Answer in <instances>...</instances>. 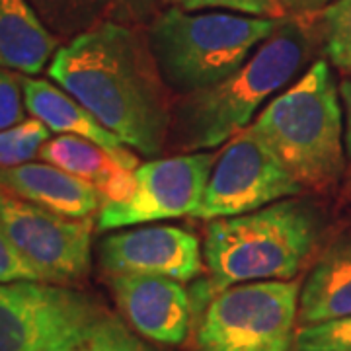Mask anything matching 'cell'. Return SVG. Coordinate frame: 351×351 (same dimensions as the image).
<instances>
[{"mask_svg":"<svg viewBox=\"0 0 351 351\" xmlns=\"http://www.w3.org/2000/svg\"><path fill=\"white\" fill-rule=\"evenodd\" d=\"M39 158L94 186L101 195V203L125 199L135 189L133 172L88 138L76 135L49 138L41 147Z\"/></svg>","mask_w":351,"mask_h":351,"instance_id":"2e32d148","label":"cell"},{"mask_svg":"<svg viewBox=\"0 0 351 351\" xmlns=\"http://www.w3.org/2000/svg\"><path fill=\"white\" fill-rule=\"evenodd\" d=\"M108 316L69 285L0 283V351H53L86 338Z\"/></svg>","mask_w":351,"mask_h":351,"instance_id":"52a82bcc","label":"cell"},{"mask_svg":"<svg viewBox=\"0 0 351 351\" xmlns=\"http://www.w3.org/2000/svg\"><path fill=\"white\" fill-rule=\"evenodd\" d=\"M24 76L0 66V131L25 121Z\"/></svg>","mask_w":351,"mask_h":351,"instance_id":"603a6c76","label":"cell"},{"mask_svg":"<svg viewBox=\"0 0 351 351\" xmlns=\"http://www.w3.org/2000/svg\"><path fill=\"white\" fill-rule=\"evenodd\" d=\"M24 100L27 112L43 121L53 133L88 138L106 149L131 172L141 164L137 156L127 149V145H123V141L98 121L94 113L49 80L24 76Z\"/></svg>","mask_w":351,"mask_h":351,"instance_id":"5bb4252c","label":"cell"},{"mask_svg":"<svg viewBox=\"0 0 351 351\" xmlns=\"http://www.w3.org/2000/svg\"><path fill=\"white\" fill-rule=\"evenodd\" d=\"M277 25L274 18L191 14L172 6L152 18L147 38L164 84L188 96L239 71Z\"/></svg>","mask_w":351,"mask_h":351,"instance_id":"5b68a950","label":"cell"},{"mask_svg":"<svg viewBox=\"0 0 351 351\" xmlns=\"http://www.w3.org/2000/svg\"><path fill=\"white\" fill-rule=\"evenodd\" d=\"M59 47L27 0H0V66L38 75Z\"/></svg>","mask_w":351,"mask_h":351,"instance_id":"e0dca14e","label":"cell"},{"mask_svg":"<svg viewBox=\"0 0 351 351\" xmlns=\"http://www.w3.org/2000/svg\"><path fill=\"white\" fill-rule=\"evenodd\" d=\"M174 2L178 8L188 12L203 10V8H225L242 16H256V18L281 20L287 16L279 0H174Z\"/></svg>","mask_w":351,"mask_h":351,"instance_id":"cb8c5ba5","label":"cell"},{"mask_svg":"<svg viewBox=\"0 0 351 351\" xmlns=\"http://www.w3.org/2000/svg\"><path fill=\"white\" fill-rule=\"evenodd\" d=\"M47 73L129 149L160 156L172 127L168 86L138 25L101 22L63 43Z\"/></svg>","mask_w":351,"mask_h":351,"instance_id":"6da1fadb","label":"cell"},{"mask_svg":"<svg viewBox=\"0 0 351 351\" xmlns=\"http://www.w3.org/2000/svg\"><path fill=\"white\" fill-rule=\"evenodd\" d=\"M351 316V228L318 254L299 295V324L313 326Z\"/></svg>","mask_w":351,"mask_h":351,"instance_id":"9a60e30c","label":"cell"},{"mask_svg":"<svg viewBox=\"0 0 351 351\" xmlns=\"http://www.w3.org/2000/svg\"><path fill=\"white\" fill-rule=\"evenodd\" d=\"M318 14L326 57L334 66L351 76V0H334Z\"/></svg>","mask_w":351,"mask_h":351,"instance_id":"d6986e66","label":"cell"},{"mask_svg":"<svg viewBox=\"0 0 351 351\" xmlns=\"http://www.w3.org/2000/svg\"><path fill=\"white\" fill-rule=\"evenodd\" d=\"M100 265L108 276H164L189 283L203 274L199 240L186 228L152 225L110 234L100 244Z\"/></svg>","mask_w":351,"mask_h":351,"instance_id":"8fae6325","label":"cell"},{"mask_svg":"<svg viewBox=\"0 0 351 351\" xmlns=\"http://www.w3.org/2000/svg\"><path fill=\"white\" fill-rule=\"evenodd\" d=\"M250 127L304 191L328 193L343 180V115L326 61H316Z\"/></svg>","mask_w":351,"mask_h":351,"instance_id":"277c9868","label":"cell"},{"mask_svg":"<svg viewBox=\"0 0 351 351\" xmlns=\"http://www.w3.org/2000/svg\"><path fill=\"white\" fill-rule=\"evenodd\" d=\"M322 232V215L306 199H281L252 213L209 221L203 246L207 277L189 293L193 306H207L232 285L293 279L313 258Z\"/></svg>","mask_w":351,"mask_h":351,"instance_id":"7a4b0ae2","label":"cell"},{"mask_svg":"<svg viewBox=\"0 0 351 351\" xmlns=\"http://www.w3.org/2000/svg\"><path fill=\"white\" fill-rule=\"evenodd\" d=\"M0 223L14 250L45 283L71 287L90 274L92 217H63L0 191Z\"/></svg>","mask_w":351,"mask_h":351,"instance_id":"ba28073f","label":"cell"},{"mask_svg":"<svg viewBox=\"0 0 351 351\" xmlns=\"http://www.w3.org/2000/svg\"><path fill=\"white\" fill-rule=\"evenodd\" d=\"M217 152H191L172 158H154L133 170L135 189L121 201H106L98 211V228L145 225L197 211Z\"/></svg>","mask_w":351,"mask_h":351,"instance_id":"30bf717a","label":"cell"},{"mask_svg":"<svg viewBox=\"0 0 351 351\" xmlns=\"http://www.w3.org/2000/svg\"><path fill=\"white\" fill-rule=\"evenodd\" d=\"M59 41H71L110 20L113 0H27Z\"/></svg>","mask_w":351,"mask_h":351,"instance_id":"ac0fdd59","label":"cell"},{"mask_svg":"<svg viewBox=\"0 0 351 351\" xmlns=\"http://www.w3.org/2000/svg\"><path fill=\"white\" fill-rule=\"evenodd\" d=\"M0 191L71 219L94 217L101 207L94 186L47 162L0 168Z\"/></svg>","mask_w":351,"mask_h":351,"instance_id":"4fadbf2b","label":"cell"},{"mask_svg":"<svg viewBox=\"0 0 351 351\" xmlns=\"http://www.w3.org/2000/svg\"><path fill=\"white\" fill-rule=\"evenodd\" d=\"M110 287L119 311L141 336L164 346L186 341L193 302L182 281L127 274L110 277Z\"/></svg>","mask_w":351,"mask_h":351,"instance_id":"7c38bea8","label":"cell"},{"mask_svg":"<svg viewBox=\"0 0 351 351\" xmlns=\"http://www.w3.org/2000/svg\"><path fill=\"white\" fill-rule=\"evenodd\" d=\"M306 16L289 14L248 61L225 80L184 96L174 129L182 149H215L246 129L263 101L287 86L311 51Z\"/></svg>","mask_w":351,"mask_h":351,"instance_id":"3957f363","label":"cell"},{"mask_svg":"<svg viewBox=\"0 0 351 351\" xmlns=\"http://www.w3.org/2000/svg\"><path fill=\"white\" fill-rule=\"evenodd\" d=\"M339 96L346 110V156H348V168L351 172V76L341 80Z\"/></svg>","mask_w":351,"mask_h":351,"instance_id":"83f0119b","label":"cell"},{"mask_svg":"<svg viewBox=\"0 0 351 351\" xmlns=\"http://www.w3.org/2000/svg\"><path fill=\"white\" fill-rule=\"evenodd\" d=\"M283 10L295 16H308V14L320 12L324 10L328 4H332L334 0H279Z\"/></svg>","mask_w":351,"mask_h":351,"instance_id":"4316f807","label":"cell"},{"mask_svg":"<svg viewBox=\"0 0 351 351\" xmlns=\"http://www.w3.org/2000/svg\"><path fill=\"white\" fill-rule=\"evenodd\" d=\"M10 281H43V279L18 252L14 250L0 223V283H10Z\"/></svg>","mask_w":351,"mask_h":351,"instance_id":"d4e9b609","label":"cell"},{"mask_svg":"<svg viewBox=\"0 0 351 351\" xmlns=\"http://www.w3.org/2000/svg\"><path fill=\"white\" fill-rule=\"evenodd\" d=\"M299 295L295 279L252 281L217 293L201 316L195 351H291Z\"/></svg>","mask_w":351,"mask_h":351,"instance_id":"8992f818","label":"cell"},{"mask_svg":"<svg viewBox=\"0 0 351 351\" xmlns=\"http://www.w3.org/2000/svg\"><path fill=\"white\" fill-rule=\"evenodd\" d=\"M158 0H113L110 20L127 25H141L154 18Z\"/></svg>","mask_w":351,"mask_h":351,"instance_id":"484cf974","label":"cell"},{"mask_svg":"<svg viewBox=\"0 0 351 351\" xmlns=\"http://www.w3.org/2000/svg\"><path fill=\"white\" fill-rule=\"evenodd\" d=\"M304 189L252 127L228 138L209 176L195 219L213 221L258 211Z\"/></svg>","mask_w":351,"mask_h":351,"instance_id":"9c48e42d","label":"cell"},{"mask_svg":"<svg viewBox=\"0 0 351 351\" xmlns=\"http://www.w3.org/2000/svg\"><path fill=\"white\" fill-rule=\"evenodd\" d=\"M86 338L78 339V341H75V343H69V346H63V348H57V350H53V351H84V341H86Z\"/></svg>","mask_w":351,"mask_h":351,"instance_id":"f1b7e54d","label":"cell"},{"mask_svg":"<svg viewBox=\"0 0 351 351\" xmlns=\"http://www.w3.org/2000/svg\"><path fill=\"white\" fill-rule=\"evenodd\" d=\"M295 351H351V316L313 326H301Z\"/></svg>","mask_w":351,"mask_h":351,"instance_id":"44dd1931","label":"cell"},{"mask_svg":"<svg viewBox=\"0 0 351 351\" xmlns=\"http://www.w3.org/2000/svg\"><path fill=\"white\" fill-rule=\"evenodd\" d=\"M84 351H154L138 341L115 316H106L88 334Z\"/></svg>","mask_w":351,"mask_h":351,"instance_id":"7402d4cb","label":"cell"},{"mask_svg":"<svg viewBox=\"0 0 351 351\" xmlns=\"http://www.w3.org/2000/svg\"><path fill=\"white\" fill-rule=\"evenodd\" d=\"M49 127L38 117H29L18 125L0 131V168L32 162L41 147L49 141Z\"/></svg>","mask_w":351,"mask_h":351,"instance_id":"ffe728a7","label":"cell"}]
</instances>
